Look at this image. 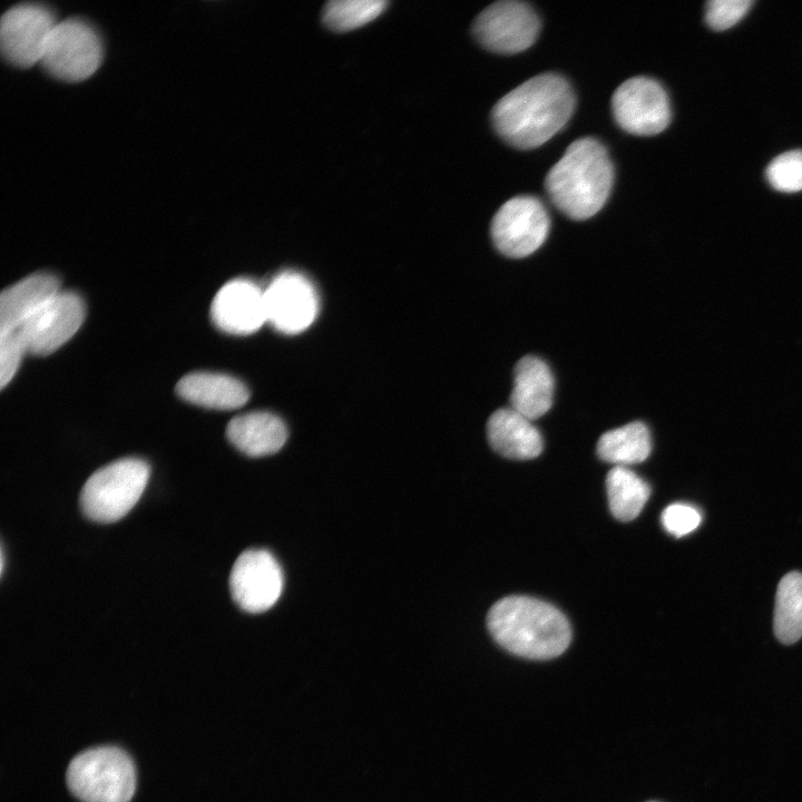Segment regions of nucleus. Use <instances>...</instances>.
I'll return each mask as SVG.
<instances>
[{"mask_svg": "<svg viewBox=\"0 0 802 802\" xmlns=\"http://www.w3.org/2000/svg\"><path fill=\"white\" fill-rule=\"evenodd\" d=\"M540 19L528 3L517 0L498 1L476 18L472 32L487 50L512 55L528 49L537 39Z\"/></svg>", "mask_w": 802, "mask_h": 802, "instance_id": "9", "label": "nucleus"}, {"mask_svg": "<svg viewBox=\"0 0 802 802\" xmlns=\"http://www.w3.org/2000/svg\"><path fill=\"white\" fill-rule=\"evenodd\" d=\"M3 565H4V551L1 550V574L3 573Z\"/></svg>", "mask_w": 802, "mask_h": 802, "instance_id": "28", "label": "nucleus"}, {"mask_svg": "<svg viewBox=\"0 0 802 802\" xmlns=\"http://www.w3.org/2000/svg\"><path fill=\"white\" fill-rule=\"evenodd\" d=\"M609 509L615 518H636L651 495L648 483L627 467L615 466L606 478Z\"/></svg>", "mask_w": 802, "mask_h": 802, "instance_id": "21", "label": "nucleus"}, {"mask_svg": "<svg viewBox=\"0 0 802 802\" xmlns=\"http://www.w3.org/2000/svg\"><path fill=\"white\" fill-rule=\"evenodd\" d=\"M387 6L384 0H332L324 6L322 20L333 31H350L374 20Z\"/></svg>", "mask_w": 802, "mask_h": 802, "instance_id": "23", "label": "nucleus"}, {"mask_svg": "<svg viewBox=\"0 0 802 802\" xmlns=\"http://www.w3.org/2000/svg\"><path fill=\"white\" fill-rule=\"evenodd\" d=\"M613 184V162L606 147L594 137L574 140L545 179L552 204L575 221L597 214L606 204Z\"/></svg>", "mask_w": 802, "mask_h": 802, "instance_id": "2", "label": "nucleus"}, {"mask_svg": "<svg viewBox=\"0 0 802 802\" xmlns=\"http://www.w3.org/2000/svg\"><path fill=\"white\" fill-rule=\"evenodd\" d=\"M487 437L492 449L509 459H534L542 450L538 429L531 420L510 407L498 409L490 415Z\"/></svg>", "mask_w": 802, "mask_h": 802, "instance_id": "16", "label": "nucleus"}, {"mask_svg": "<svg viewBox=\"0 0 802 802\" xmlns=\"http://www.w3.org/2000/svg\"><path fill=\"white\" fill-rule=\"evenodd\" d=\"M177 394L187 402L211 409L231 410L246 403L247 387L236 378L215 372H193L176 385Z\"/></svg>", "mask_w": 802, "mask_h": 802, "instance_id": "19", "label": "nucleus"}, {"mask_svg": "<svg viewBox=\"0 0 802 802\" xmlns=\"http://www.w3.org/2000/svg\"><path fill=\"white\" fill-rule=\"evenodd\" d=\"M70 792L82 802H129L136 789L130 756L116 746L88 749L76 755L66 772Z\"/></svg>", "mask_w": 802, "mask_h": 802, "instance_id": "4", "label": "nucleus"}, {"mask_svg": "<svg viewBox=\"0 0 802 802\" xmlns=\"http://www.w3.org/2000/svg\"><path fill=\"white\" fill-rule=\"evenodd\" d=\"M612 111L625 131L637 136L662 133L671 121V106L663 86L637 76L622 82L613 94Z\"/></svg>", "mask_w": 802, "mask_h": 802, "instance_id": "10", "label": "nucleus"}, {"mask_svg": "<svg viewBox=\"0 0 802 802\" xmlns=\"http://www.w3.org/2000/svg\"><path fill=\"white\" fill-rule=\"evenodd\" d=\"M576 105L575 92L558 74L537 75L501 97L492 108L496 133L510 146L532 149L560 131Z\"/></svg>", "mask_w": 802, "mask_h": 802, "instance_id": "1", "label": "nucleus"}, {"mask_svg": "<svg viewBox=\"0 0 802 802\" xmlns=\"http://www.w3.org/2000/svg\"><path fill=\"white\" fill-rule=\"evenodd\" d=\"M211 317L216 327L229 334L257 331L267 322L264 288L247 278L227 282L213 299Z\"/></svg>", "mask_w": 802, "mask_h": 802, "instance_id": "14", "label": "nucleus"}, {"mask_svg": "<svg viewBox=\"0 0 802 802\" xmlns=\"http://www.w3.org/2000/svg\"><path fill=\"white\" fill-rule=\"evenodd\" d=\"M774 633L780 642L793 644L802 636V574L785 575L777 587Z\"/></svg>", "mask_w": 802, "mask_h": 802, "instance_id": "22", "label": "nucleus"}, {"mask_svg": "<svg viewBox=\"0 0 802 802\" xmlns=\"http://www.w3.org/2000/svg\"><path fill=\"white\" fill-rule=\"evenodd\" d=\"M752 4V0H712L706 4V22L714 30H725L739 22Z\"/></svg>", "mask_w": 802, "mask_h": 802, "instance_id": "25", "label": "nucleus"}, {"mask_svg": "<svg viewBox=\"0 0 802 802\" xmlns=\"http://www.w3.org/2000/svg\"><path fill=\"white\" fill-rule=\"evenodd\" d=\"M652 440L647 426L634 421L605 432L597 442L598 457L615 466L626 467L644 461L651 453Z\"/></svg>", "mask_w": 802, "mask_h": 802, "instance_id": "20", "label": "nucleus"}, {"mask_svg": "<svg viewBox=\"0 0 802 802\" xmlns=\"http://www.w3.org/2000/svg\"><path fill=\"white\" fill-rule=\"evenodd\" d=\"M770 185L780 192L802 189V150H790L774 158L766 168Z\"/></svg>", "mask_w": 802, "mask_h": 802, "instance_id": "24", "label": "nucleus"}, {"mask_svg": "<svg viewBox=\"0 0 802 802\" xmlns=\"http://www.w3.org/2000/svg\"><path fill=\"white\" fill-rule=\"evenodd\" d=\"M661 520L667 532L675 537H682L698 527L702 515L695 507L678 502L666 507Z\"/></svg>", "mask_w": 802, "mask_h": 802, "instance_id": "26", "label": "nucleus"}, {"mask_svg": "<svg viewBox=\"0 0 802 802\" xmlns=\"http://www.w3.org/2000/svg\"><path fill=\"white\" fill-rule=\"evenodd\" d=\"M549 228L550 218L542 203L537 197L522 195L501 205L491 221L490 234L500 253L521 258L542 245Z\"/></svg>", "mask_w": 802, "mask_h": 802, "instance_id": "8", "label": "nucleus"}, {"mask_svg": "<svg viewBox=\"0 0 802 802\" xmlns=\"http://www.w3.org/2000/svg\"><path fill=\"white\" fill-rule=\"evenodd\" d=\"M487 624L500 646L531 659L559 656L571 638L569 623L559 609L528 596H509L497 602L488 613Z\"/></svg>", "mask_w": 802, "mask_h": 802, "instance_id": "3", "label": "nucleus"}, {"mask_svg": "<svg viewBox=\"0 0 802 802\" xmlns=\"http://www.w3.org/2000/svg\"><path fill=\"white\" fill-rule=\"evenodd\" d=\"M150 469L139 458H123L96 470L85 482L79 503L84 515L110 524L125 517L141 497Z\"/></svg>", "mask_w": 802, "mask_h": 802, "instance_id": "5", "label": "nucleus"}, {"mask_svg": "<svg viewBox=\"0 0 802 802\" xmlns=\"http://www.w3.org/2000/svg\"><path fill=\"white\" fill-rule=\"evenodd\" d=\"M552 398L554 378L547 363L534 355L520 359L515 366L510 408L532 421L550 409Z\"/></svg>", "mask_w": 802, "mask_h": 802, "instance_id": "17", "label": "nucleus"}, {"mask_svg": "<svg viewBox=\"0 0 802 802\" xmlns=\"http://www.w3.org/2000/svg\"><path fill=\"white\" fill-rule=\"evenodd\" d=\"M284 576L276 558L265 549H247L235 560L229 588L234 602L247 613L270 609L280 598Z\"/></svg>", "mask_w": 802, "mask_h": 802, "instance_id": "12", "label": "nucleus"}, {"mask_svg": "<svg viewBox=\"0 0 802 802\" xmlns=\"http://www.w3.org/2000/svg\"><path fill=\"white\" fill-rule=\"evenodd\" d=\"M226 437L241 452L263 457L277 452L284 446L287 430L275 414L254 411L233 418L227 424Z\"/></svg>", "mask_w": 802, "mask_h": 802, "instance_id": "18", "label": "nucleus"}, {"mask_svg": "<svg viewBox=\"0 0 802 802\" xmlns=\"http://www.w3.org/2000/svg\"><path fill=\"white\" fill-rule=\"evenodd\" d=\"M60 288L52 273L38 272L2 291L0 296V333L18 330Z\"/></svg>", "mask_w": 802, "mask_h": 802, "instance_id": "15", "label": "nucleus"}, {"mask_svg": "<svg viewBox=\"0 0 802 802\" xmlns=\"http://www.w3.org/2000/svg\"><path fill=\"white\" fill-rule=\"evenodd\" d=\"M58 22L55 11L40 2H23L8 9L0 23V47L6 61L22 69L40 62Z\"/></svg>", "mask_w": 802, "mask_h": 802, "instance_id": "7", "label": "nucleus"}, {"mask_svg": "<svg viewBox=\"0 0 802 802\" xmlns=\"http://www.w3.org/2000/svg\"><path fill=\"white\" fill-rule=\"evenodd\" d=\"M25 352L17 331L0 333V383L2 389L14 376Z\"/></svg>", "mask_w": 802, "mask_h": 802, "instance_id": "27", "label": "nucleus"}, {"mask_svg": "<svg viewBox=\"0 0 802 802\" xmlns=\"http://www.w3.org/2000/svg\"><path fill=\"white\" fill-rule=\"evenodd\" d=\"M85 315L82 299L61 290L16 331L26 352L48 355L75 335Z\"/></svg>", "mask_w": 802, "mask_h": 802, "instance_id": "11", "label": "nucleus"}, {"mask_svg": "<svg viewBox=\"0 0 802 802\" xmlns=\"http://www.w3.org/2000/svg\"><path fill=\"white\" fill-rule=\"evenodd\" d=\"M102 57L104 43L95 26L72 17L57 23L39 63L58 80L79 82L96 72Z\"/></svg>", "mask_w": 802, "mask_h": 802, "instance_id": "6", "label": "nucleus"}, {"mask_svg": "<svg viewBox=\"0 0 802 802\" xmlns=\"http://www.w3.org/2000/svg\"><path fill=\"white\" fill-rule=\"evenodd\" d=\"M264 300L267 322L284 334L303 332L319 313V297L313 284L295 271L277 274L264 287Z\"/></svg>", "mask_w": 802, "mask_h": 802, "instance_id": "13", "label": "nucleus"}]
</instances>
